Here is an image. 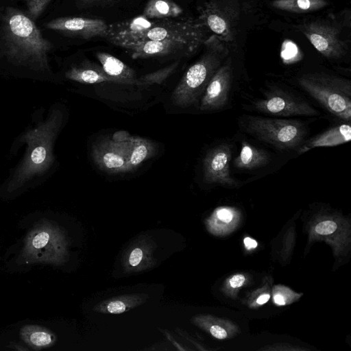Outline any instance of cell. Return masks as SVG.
<instances>
[{
    "label": "cell",
    "mask_w": 351,
    "mask_h": 351,
    "mask_svg": "<svg viewBox=\"0 0 351 351\" xmlns=\"http://www.w3.org/2000/svg\"><path fill=\"white\" fill-rule=\"evenodd\" d=\"M67 79L82 84H98L110 82L117 84L113 77L108 75L98 65L88 64L71 68L65 73Z\"/></svg>",
    "instance_id": "44dd1931"
},
{
    "label": "cell",
    "mask_w": 351,
    "mask_h": 351,
    "mask_svg": "<svg viewBox=\"0 0 351 351\" xmlns=\"http://www.w3.org/2000/svg\"><path fill=\"white\" fill-rule=\"evenodd\" d=\"M232 150L229 145L222 143L211 149L203 160L204 180L225 186H237V180L231 176L230 163Z\"/></svg>",
    "instance_id": "5bb4252c"
},
{
    "label": "cell",
    "mask_w": 351,
    "mask_h": 351,
    "mask_svg": "<svg viewBox=\"0 0 351 351\" xmlns=\"http://www.w3.org/2000/svg\"><path fill=\"white\" fill-rule=\"evenodd\" d=\"M128 143V172L134 171L145 160L154 157L157 152L156 144L152 140L130 136Z\"/></svg>",
    "instance_id": "d6986e66"
},
{
    "label": "cell",
    "mask_w": 351,
    "mask_h": 351,
    "mask_svg": "<svg viewBox=\"0 0 351 351\" xmlns=\"http://www.w3.org/2000/svg\"><path fill=\"white\" fill-rule=\"evenodd\" d=\"M182 12V8L172 0H149L143 15L149 19H163L176 18Z\"/></svg>",
    "instance_id": "cb8c5ba5"
},
{
    "label": "cell",
    "mask_w": 351,
    "mask_h": 351,
    "mask_svg": "<svg viewBox=\"0 0 351 351\" xmlns=\"http://www.w3.org/2000/svg\"><path fill=\"white\" fill-rule=\"evenodd\" d=\"M153 21L142 14L127 21L109 24L104 38L113 45L121 47L134 34L149 27Z\"/></svg>",
    "instance_id": "2e32d148"
},
{
    "label": "cell",
    "mask_w": 351,
    "mask_h": 351,
    "mask_svg": "<svg viewBox=\"0 0 351 351\" xmlns=\"http://www.w3.org/2000/svg\"><path fill=\"white\" fill-rule=\"evenodd\" d=\"M143 256V254L141 249L138 247L134 249L129 256L130 265L133 267L137 266L141 261Z\"/></svg>",
    "instance_id": "f1b7e54d"
},
{
    "label": "cell",
    "mask_w": 351,
    "mask_h": 351,
    "mask_svg": "<svg viewBox=\"0 0 351 351\" xmlns=\"http://www.w3.org/2000/svg\"><path fill=\"white\" fill-rule=\"evenodd\" d=\"M328 0H271L269 5L274 10L293 14L314 12L327 8Z\"/></svg>",
    "instance_id": "7402d4cb"
},
{
    "label": "cell",
    "mask_w": 351,
    "mask_h": 351,
    "mask_svg": "<svg viewBox=\"0 0 351 351\" xmlns=\"http://www.w3.org/2000/svg\"><path fill=\"white\" fill-rule=\"evenodd\" d=\"M200 58L184 73L171 95L172 103L180 108L195 105L200 99L215 73L231 53L215 34L204 41Z\"/></svg>",
    "instance_id": "277c9868"
},
{
    "label": "cell",
    "mask_w": 351,
    "mask_h": 351,
    "mask_svg": "<svg viewBox=\"0 0 351 351\" xmlns=\"http://www.w3.org/2000/svg\"><path fill=\"white\" fill-rule=\"evenodd\" d=\"M125 133H116L112 138L101 140L93 146V158L101 170L112 173L128 172L130 135Z\"/></svg>",
    "instance_id": "8fae6325"
},
{
    "label": "cell",
    "mask_w": 351,
    "mask_h": 351,
    "mask_svg": "<svg viewBox=\"0 0 351 351\" xmlns=\"http://www.w3.org/2000/svg\"><path fill=\"white\" fill-rule=\"evenodd\" d=\"M62 120V112L54 109L44 122L23 135L21 141L27 143V149L9 182V191L18 189L31 178L45 173L51 167L54 160L53 146Z\"/></svg>",
    "instance_id": "3957f363"
},
{
    "label": "cell",
    "mask_w": 351,
    "mask_h": 351,
    "mask_svg": "<svg viewBox=\"0 0 351 351\" xmlns=\"http://www.w3.org/2000/svg\"><path fill=\"white\" fill-rule=\"evenodd\" d=\"M271 161L270 154L247 141L241 143L240 152L234 160L235 168L241 170H254L263 167Z\"/></svg>",
    "instance_id": "ffe728a7"
},
{
    "label": "cell",
    "mask_w": 351,
    "mask_h": 351,
    "mask_svg": "<svg viewBox=\"0 0 351 351\" xmlns=\"http://www.w3.org/2000/svg\"><path fill=\"white\" fill-rule=\"evenodd\" d=\"M337 224L332 221L327 220L319 223L315 226V232L319 234L326 235L334 232L337 229Z\"/></svg>",
    "instance_id": "4316f807"
},
{
    "label": "cell",
    "mask_w": 351,
    "mask_h": 351,
    "mask_svg": "<svg viewBox=\"0 0 351 351\" xmlns=\"http://www.w3.org/2000/svg\"><path fill=\"white\" fill-rule=\"evenodd\" d=\"M80 3L84 5H92L106 2L109 0H77Z\"/></svg>",
    "instance_id": "836d02e7"
},
{
    "label": "cell",
    "mask_w": 351,
    "mask_h": 351,
    "mask_svg": "<svg viewBox=\"0 0 351 351\" xmlns=\"http://www.w3.org/2000/svg\"><path fill=\"white\" fill-rule=\"evenodd\" d=\"M274 302L277 304L278 305H285V300L282 297V295L280 294H276L274 297Z\"/></svg>",
    "instance_id": "e575fe53"
},
{
    "label": "cell",
    "mask_w": 351,
    "mask_h": 351,
    "mask_svg": "<svg viewBox=\"0 0 351 351\" xmlns=\"http://www.w3.org/2000/svg\"><path fill=\"white\" fill-rule=\"evenodd\" d=\"M49 29L89 39L95 36L105 38L108 25L104 21L75 16L54 19L46 24Z\"/></svg>",
    "instance_id": "9a60e30c"
},
{
    "label": "cell",
    "mask_w": 351,
    "mask_h": 351,
    "mask_svg": "<svg viewBox=\"0 0 351 351\" xmlns=\"http://www.w3.org/2000/svg\"><path fill=\"white\" fill-rule=\"evenodd\" d=\"M96 57L104 72L115 79L117 84L137 86L136 71L121 60L106 52H97Z\"/></svg>",
    "instance_id": "ac0fdd59"
},
{
    "label": "cell",
    "mask_w": 351,
    "mask_h": 351,
    "mask_svg": "<svg viewBox=\"0 0 351 351\" xmlns=\"http://www.w3.org/2000/svg\"><path fill=\"white\" fill-rule=\"evenodd\" d=\"M351 140V127L348 123H343L304 141L298 147L299 154L312 149L322 147H333L344 144Z\"/></svg>",
    "instance_id": "e0dca14e"
},
{
    "label": "cell",
    "mask_w": 351,
    "mask_h": 351,
    "mask_svg": "<svg viewBox=\"0 0 351 351\" xmlns=\"http://www.w3.org/2000/svg\"><path fill=\"white\" fill-rule=\"evenodd\" d=\"M298 83L329 112L343 121H350L351 82L349 80L325 73H311L301 75Z\"/></svg>",
    "instance_id": "8992f818"
},
{
    "label": "cell",
    "mask_w": 351,
    "mask_h": 351,
    "mask_svg": "<svg viewBox=\"0 0 351 351\" xmlns=\"http://www.w3.org/2000/svg\"><path fill=\"white\" fill-rule=\"evenodd\" d=\"M20 337L31 348L40 350L52 346L56 341V335L47 328L28 324L21 328Z\"/></svg>",
    "instance_id": "603a6c76"
},
{
    "label": "cell",
    "mask_w": 351,
    "mask_h": 351,
    "mask_svg": "<svg viewBox=\"0 0 351 351\" xmlns=\"http://www.w3.org/2000/svg\"><path fill=\"white\" fill-rule=\"evenodd\" d=\"M0 45L5 57L17 65L37 71L49 70L53 45L34 20L19 9L8 7L2 17Z\"/></svg>",
    "instance_id": "6da1fadb"
},
{
    "label": "cell",
    "mask_w": 351,
    "mask_h": 351,
    "mask_svg": "<svg viewBox=\"0 0 351 351\" xmlns=\"http://www.w3.org/2000/svg\"><path fill=\"white\" fill-rule=\"evenodd\" d=\"M269 294H263L257 299L256 302L259 304H263L269 300Z\"/></svg>",
    "instance_id": "d590c367"
},
{
    "label": "cell",
    "mask_w": 351,
    "mask_h": 351,
    "mask_svg": "<svg viewBox=\"0 0 351 351\" xmlns=\"http://www.w3.org/2000/svg\"><path fill=\"white\" fill-rule=\"evenodd\" d=\"M350 27V11L345 10L325 17L303 21L297 29L323 56L338 60L349 51L350 40L345 33Z\"/></svg>",
    "instance_id": "5b68a950"
},
{
    "label": "cell",
    "mask_w": 351,
    "mask_h": 351,
    "mask_svg": "<svg viewBox=\"0 0 351 351\" xmlns=\"http://www.w3.org/2000/svg\"><path fill=\"white\" fill-rule=\"evenodd\" d=\"M241 123L243 131L280 149L299 147L308 131L303 122L295 119L247 115Z\"/></svg>",
    "instance_id": "52a82bcc"
},
{
    "label": "cell",
    "mask_w": 351,
    "mask_h": 351,
    "mask_svg": "<svg viewBox=\"0 0 351 351\" xmlns=\"http://www.w3.org/2000/svg\"><path fill=\"white\" fill-rule=\"evenodd\" d=\"M210 33L198 18L163 19L154 21L149 27L134 34L121 47L128 43L147 40H176L200 47L211 35Z\"/></svg>",
    "instance_id": "9c48e42d"
},
{
    "label": "cell",
    "mask_w": 351,
    "mask_h": 351,
    "mask_svg": "<svg viewBox=\"0 0 351 351\" xmlns=\"http://www.w3.org/2000/svg\"><path fill=\"white\" fill-rule=\"evenodd\" d=\"M217 217L224 222H230L233 218V212L227 208H219L216 212Z\"/></svg>",
    "instance_id": "f546056e"
},
{
    "label": "cell",
    "mask_w": 351,
    "mask_h": 351,
    "mask_svg": "<svg viewBox=\"0 0 351 351\" xmlns=\"http://www.w3.org/2000/svg\"><path fill=\"white\" fill-rule=\"evenodd\" d=\"M259 112L280 117L317 116L319 112L301 97L279 88L267 91L253 103Z\"/></svg>",
    "instance_id": "30bf717a"
},
{
    "label": "cell",
    "mask_w": 351,
    "mask_h": 351,
    "mask_svg": "<svg viewBox=\"0 0 351 351\" xmlns=\"http://www.w3.org/2000/svg\"><path fill=\"white\" fill-rule=\"evenodd\" d=\"M232 77V58L230 54L209 81L200 99L199 110L213 111L224 108L228 101Z\"/></svg>",
    "instance_id": "7c38bea8"
},
{
    "label": "cell",
    "mask_w": 351,
    "mask_h": 351,
    "mask_svg": "<svg viewBox=\"0 0 351 351\" xmlns=\"http://www.w3.org/2000/svg\"><path fill=\"white\" fill-rule=\"evenodd\" d=\"M245 281V277L242 274H237L230 280V284L232 287L237 288L243 285Z\"/></svg>",
    "instance_id": "1f68e13d"
},
{
    "label": "cell",
    "mask_w": 351,
    "mask_h": 351,
    "mask_svg": "<svg viewBox=\"0 0 351 351\" xmlns=\"http://www.w3.org/2000/svg\"><path fill=\"white\" fill-rule=\"evenodd\" d=\"M122 48L130 51L133 59H143L178 54L190 56L199 47L176 40H147L128 43Z\"/></svg>",
    "instance_id": "4fadbf2b"
},
{
    "label": "cell",
    "mask_w": 351,
    "mask_h": 351,
    "mask_svg": "<svg viewBox=\"0 0 351 351\" xmlns=\"http://www.w3.org/2000/svg\"><path fill=\"white\" fill-rule=\"evenodd\" d=\"M211 335L219 339H223L227 337L226 331L219 326H213L210 328Z\"/></svg>",
    "instance_id": "4dcf8cb0"
},
{
    "label": "cell",
    "mask_w": 351,
    "mask_h": 351,
    "mask_svg": "<svg viewBox=\"0 0 351 351\" xmlns=\"http://www.w3.org/2000/svg\"><path fill=\"white\" fill-rule=\"evenodd\" d=\"M243 243L247 249L255 248L258 245L255 240L250 237H245L243 240Z\"/></svg>",
    "instance_id": "d6a6232c"
},
{
    "label": "cell",
    "mask_w": 351,
    "mask_h": 351,
    "mask_svg": "<svg viewBox=\"0 0 351 351\" xmlns=\"http://www.w3.org/2000/svg\"><path fill=\"white\" fill-rule=\"evenodd\" d=\"M28 9V16L35 20L40 16L51 0H24Z\"/></svg>",
    "instance_id": "484cf974"
},
{
    "label": "cell",
    "mask_w": 351,
    "mask_h": 351,
    "mask_svg": "<svg viewBox=\"0 0 351 351\" xmlns=\"http://www.w3.org/2000/svg\"><path fill=\"white\" fill-rule=\"evenodd\" d=\"M178 62H176L171 65L161 69L157 71L143 75L138 78L137 86H147L154 84H161L177 68Z\"/></svg>",
    "instance_id": "d4e9b609"
},
{
    "label": "cell",
    "mask_w": 351,
    "mask_h": 351,
    "mask_svg": "<svg viewBox=\"0 0 351 351\" xmlns=\"http://www.w3.org/2000/svg\"><path fill=\"white\" fill-rule=\"evenodd\" d=\"M66 254L62 232L51 222L42 220L27 234L21 256L26 263L59 265L65 261Z\"/></svg>",
    "instance_id": "ba28073f"
},
{
    "label": "cell",
    "mask_w": 351,
    "mask_h": 351,
    "mask_svg": "<svg viewBox=\"0 0 351 351\" xmlns=\"http://www.w3.org/2000/svg\"><path fill=\"white\" fill-rule=\"evenodd\" d=\"M197 10V18L231 52L259 22L258 10L248 0H205Z\"/></svg>",
    "instance_id": "7a4b0ae2"
},
{
    "label": "cell",
    "mask_w": 351,
    "mask_h": 351,
    "mask_svg": "<svg viewBox=\"0 0 351 351\" xmlns=\"http://www.w3.org/2000/svg\"><path fill=\"white\" fill-rule=\"evenodd\" d=\"M127 305L121 300H113L108 303L106 308L110 313H121L126 310Z\"/></svg>",
    "instance_id": "83f0119b"
}]
</instances>
